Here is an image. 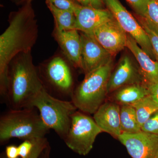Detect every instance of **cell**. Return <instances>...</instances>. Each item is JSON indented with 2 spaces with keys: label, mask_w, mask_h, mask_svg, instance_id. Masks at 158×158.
<instances>
[{
  "label": "cell",
  "mask_w": 158,
  "mask_h": 158,
  "mask_svg": "<svg viewBox=\"0 0 158 158\" xmlns=\"http://www.w3.org/2000/svg\"><path fill=\"white\" fill-rule=\"evenodd\" d=\"M143 18L158 31V0H149L146 14Z\"/></svg>",
  "instance_id": "22"
},
{
  "label": "cell",
  "mask_w": 158,
  "mask_h": 158,
  "mask_svg": "<svg viewBox=\"0 0 158 158\" xmlns=\"http://www.w3.org/2000/svg\"><path fill=\"white\" fill-rule=\"evenodd\" d=\"M117 139L132 158H158V135L141 131L122 133Z\"/></svg>",
  "instance_id": "9"
},
{
  "label": "cell",
  "mask_w": 158,
  "mask_h": 158,
  "mask_svg": "<svg viewBox=\"0 0 158 158\" xmlns=\"http://www.w3.org/2000/svg\"><path fill=\"white\" fill-rule=\"evenodd\" d=\"M149 95L158 105V83L147 85Z\"/></svg>",
  "instance_id": "30"
},
{
  "label": "cell",
  "mask_w": 158,
  "mask_h": 158,
  "mask_svg": "<svg viewBox=\"0 0 158 158\" xmlns=\"http://www.w3.org/2000/svg\"><path fill=\"white\" fill-rule=\"evenodd\" d=\"M33 140H24L18 148L19 155L20 158H26L31 153L34 146Z\"/></svg>",
  "instance_id": "27"
},
{
  "label": "cell",
  "mask_w": 158,
  "mask_h": 158,
  "mask_svg": "<svg viewBox=\"0 0 158 158\" xmlns=\"http://www.w3.org/2000/svg\"><path fill=\"white\" fill-rule=\"evenodd\" d=\"M8 81L6 98L10 106L14 110L29 108L33 99L44 88L31 52L20 53L11 60Z\"/></svg>",
  "instance_id": "2"
},
{
  "label": "cell",
  "mask_w": 158,
  "mask_h": 158,
  "mask_svg": "<svg viewBox=\"0 0 158 158\" xmlns=\"http://www.w3.org/2000/svg\"><path fill=\"white\" fill-rule=\"evenodd\" d=\"M80 5L85 7H92L97 9H105L103 0H74Z\"/></svg>",
  "instance_id": "28"
},
{
  "label": "cell",
  "mask_w": 158,
  "mask_h": 158,
  "mask_svg": "<svg viewBox=\"0 0 158 158\" xmlns=\"http://www.w3.org/2000/svg\"><path fill=\"white\" fill-rule=\"evenodd\" d=\"M105 6L113 14L126 33L135 40L142 49L155 59L149 38L142 26L123 6L119 0H103Z\"/></svg>",
  "instance_id": "8"
},
{
  "label": "cell",
  "mask_w": 158,
  "mask_h": 158,
  "mask_svg": "<svg viewBox=\"0 0 158 158\" xmlns=\"http://www.w3.org/2000/svg\"><path fill=\"white\" fill-rule=\"evenodd\" d=\"M120 120L122 133H135L141 131L135 110L132 105L120 106Z\"/></svg>",
  "instance_id": "19"
},
{
  "label": "cell",
  "mask_w": 158,
  "mask_h": 158,
  "mask_svg": "<svg viewBox=\"0 0 158 158\" xmlns=\"http://www.w3.org/2000/svg\"><path fill=\"white\" fill-rule=\"evenodd\" d=\"M74 13L76 19V30L90 35L100 26L114 18L107 9H97L82 6Z\"/></svg>",
  "instance_id": "14"
},
{
  "label": "cell",
  "mask_w": 158,
  "mask_h": 158,
  "mask_svg": "<svg viewBox=\"0 0 158 158\" xmlns=\"http://www.w3.org/2000/svg\"><path fill=\"white\" fill-rule=\"evenodd\" d=\"M79 32L82 44V70L86 75L107 62L112 56L93 35Z\"/></svg>",
  "instance_id": "11"
},
{
  "label": "cell",
  "mask_w": 158,
  "mask_h": 158,
  "mask_svg": "<svg viewBox=\"0 0 158 158\" xmlns=\"http://www.w3.org/2000/svg\"><path fill=\"white\" fill-rule=\"evenodd\" d=\"M113 93V100L118 105H132L149 95V90L147 85L138 83L123 86Z\"/></svg>",
  "instance_id": "17"
},
{
  "label": "cell",
  "mask_w": 158,
  "mask_h": 158,
  "mask_svg": "<svg viewBox=\"0 0 158 158\" xmlns=\"http://www.w3.org/2000/svg\"><path fill=\"white\" fill-rule=\"evenodd\" d=\"M135 110L138 123L141 126L158 110V105L149 95L132 105Z\"/></svg>",
  "instance_id": "20"
},
{
  "label": "cell",
  "mask_w": 158,
  "mask_h": 158,
  "mask_svg": "<svg viewBox=\"0 0 158 158\" xmlns=\"http://www.w3.org/2000/svg\"><path fill=\"white\" fill-rule=\"evenodd\" d=\"M92 35L112 56L126 48L127 34L114 17L98 27Z\"/></svg>",
  "instance_id": "10"
},
{
  "label": "cell",
  "mask_w": 158,
  "mask_h": 158,
  "mask_svg": "<svg viewBox=\"0 0 158 158\" xmlns=\"http://www.w3.org/2000/svg\"><path fill=\"white\" fill-rule=\"evenodd\" d=\"M102 132L94 119L81 111L72 116L70 127L63 141L69 148L81 156H87L93 147L95 139Z\"/></svg>",
  "instance_id": "7"
},
{
  "label": "cell",
  "mask_w": 158,
  "mask_h": 158,
  "mask_svg": "<svg viewBox=\"0 0 158 158\" xmlns=\"http://www.w3.org/2000/svg\"><path fill=\"white\" fill-rule=\"evenodd\" d=\"M33 0H11L12 2L17 6H22L27 3L32 2Z\"/></svg>",
  "instance_id": "32"
},
{
  "label": "cell",
  "mask_w": 158,
  "mask_h": 158,
  "mask_svg": "<svg viewBox=\"0 0 158 158\" xmlns=\"http://www.w3.org/2000/svg\"><path fill=\"white\" fill-rule=\"evenodd\" d=\"M35 108L11 109L0 118V142L11 138L33 140L45 137L49 129L43 121Z\"/></svg>",
  "instance_id": "4"
},
{
  "label": "cell",
  "mask_w": 158,
  "mask_h": 158,
  "mask_svg": "<svg viewBox=\"0 0 158 158\" xmlns=\"http://www.w3.org/2000/svg\"><path fill=\"white\" fill-rule=\"evenodd\" d=\"M6 155L8 158H19L18 148L14 145H8L6 148Z\"/></svg>",
  "instance_id": "29"
},
{
  "label": "cell",
  "mask_w": 158,
  "mask_h": 158,
  "mask_svg": "<svg viewBox=\"0 0 158 158\" xmlns=\"http://www.w3.org/2000/svg\"><path fill=\"white\" fill-rule=\"evenodd\" d=\"M112 58L91 72L75 88L71 101L80 111L94 114L108 95V82L113 69Z\"/></svg>",
  "instance_id": "3"
},
{
  "label": "cell",
  "mask_w": 158,
  "mask_h": 158,
  "mask_svg": "<svg viewBox=\"0 0 158 158\" xmlns=\"http://www.w3.org/2000/svg\"><path fill=\"white\" fill-rule=\"evenodd\" d=\"M56 8L75 13L81 5L74 0H45Z\"/></svg>",
  "instance_id": "23"
},
{
  "label": "cell",
  "mask_w": 158,
  "mask_h": 158,
  "mask_svg": "<svg viewBox=\"0 0 158 158\" xmlns=\"http://www.w3.org/2000/svg\"><path fill=\"white\" fill-rule=\"evenodd\" d=\"M138 16L144 18L149 0H126Z\"/></svg>",
  "instance_id": "26"
},
{
  "label": "cell",
  "mask_w": 158,
  "mask_h": 158,
  "mask_svg": "<svg viewBox=\"0 0 158 158\" xmlns=\"http://www.w3.org/2000/svg\"><path fill=\"white\" fill-rule=\"evenodd\" d=\"M138 20L149 38L156 60L158 62V31L146 22L143 17L138 16Z\"/></svg>",
  "instance_id": "21"
},
{
  "label": "cell",
  "mask_w": 158,
  "mask_h": 158,
  "mask_svg": "<svg viewBox=\"0 0 158 158\" xmlns=\"http://www.w3.org/2000/svg\"><path fill=\"white\" fill-rule=\"evenodd\" d=\"M8 21L9 27L0 36V93L6 98L10 62L19 54L31 52L38 34L32 2L10 12Z\"/></svg>",
  "instance_id": "1"
},
{
  "label": "cell",
  "mask_w": 158,
  "mask_h": 158,
  "mask_svg": "<svg viewBox=\"0 0 158 158\" xmlns=\"http://www.w3.org/2000/svg\"><path fill=\"white\" fill-rule=\"evenodd\" d=\"M120 106L115 102H104L94 114V121L102 131L116 138L122 134Z\"/></svg>",
  "instance_id": "15"
},
{
  "label": "cell",
  "mask_w": 158,
  "mask_h": 158,
  "mask_svg": "<svg viewBox=\"0 0 158 158\" xmlns=\"http://www.w3.org/2000/svg\"><path fill=\"white\" fill-rule=\"evenodd\" d=\"M126 48L137 60L144 84L148 85L158 83V62L150 56L128 34Z\"/></svg>",
  "instance_id": "16"
},
{
  "label": "cell",
  "mask_w": 158,
  "mask_h": 158,
  "mask_svg": "<svg viewBox=\"0 0 158 158\" xmlns=\"http://www.w3.org/2000/svg\"><path fill=\"white\" fill-rule=\"evenodd\" d=\"M52 36L71 65L82 70V44L79 31L76 29L59 30L54 28Z\"/></svg>",
  "instance_id": "13"
},
{
  "label": "cell",
  "mask_w": 158,
  "mask_h": 158,
  "mask_svg": "<svg viewBox=\"0 0 158 158\" xmlns=\"http://www.w3.org/2000/svg\"><path fill=\"white\" fill-rule=\"evenodd\" d=\"M1 158H8V157H7V156H6H6H3L2 157H1Z\"/></svg>",
  "instance_id": "33"
},
{
  "label": "cell",
  "mask_w": 158,
  "mask_h": 158,
  "mask_svg": "<svg viewBox=\"0 0 158 158\" xmlns=\"http://www.w3.org/2000/svg\"><path fill=\"white\" fill-rule=\"evenodd\" d=\"M51 148L49 144L44 149L38 158H50Z\"/></svg>",
  "instance_id": "31"
},
{
  "label": "cell",
  "mask_w": 158,
  "mask_h": 158,
  "mask_svg": "<svg viewBox=\"0 0 158 158\" xmlns=\"http://www.w3.org/2000/svg\"><path fill=\"white\" fill-rule=\"evenodd\" d=\"M45 2L53 16L54 28L59 30L75 29L76 19L74 12L58 9L47 1Z\"/></svg>",
  "instance_id": "18"
},
{
  "label": "cell",
  "mask_w": 158,
  "mask_h": 158,
  "mask_svg": "<svg viewBox=\"0 0 158 158\" xmlns=\"http://www.w3.org/2000/svg\"><path fill=\"white\" fill-rule=\"evenodd\" d=\"M138 83L144 84L139 67L129 56L124 55L110 75L108 84V94L113 93L123 86Z\"/></svg>",
  "instance_id": "12"
},
{
  "label": "cell",
  "mask_w": 158,
  "mask_h": 158,
  "mask_svg": "<svg viewBox=\"0 0 158 158\" xmlns=\"http://www.w3.org/2000/svg\"><path fill=\"white\" fill-rule=\"evenodd\" d=\"M141 131L158 135V110L141 126Z\"/></svg>",
  "instance_id": "24"
},
{
  "label": "cell",
  "mask_w": 158,
  "mask_h": 158,
  "mask_svg": "<svg viewBox=\"0 0 158 158\" xmlns=\"http://www.w3.org/2000/svg\"><path fill=\"white\" fill-rule=\"evenodd\" d=\"M33 107L38 110L47 127L63 140L70 127L72 116L77 109L71 101L52 96L44 87L31 102L29 108Z\"/></svg>",
  "instance_id": "5"
},
{
  "label": "cell",
  "mask_w": 158,
  "mask_h": 158,
  "mask_svg": "<svg viewBox=\"0 0 158 158\" xmlns=\"http://www.w3.org/2000/svg\"><path fill=\"white\" fill-rule=\"evenodd\" d=\"M34 146L31 153L26 158H38L49 144L45 137L34 139Z\"/></svg>",
  "instance_id": "25"
},
{
  "label": "cell",
  "mask_w": 158,
  "mask_h": 158,
  "mask_svg": "<svg viewBox=\"0 0 158 158\" xmlns=\"http://www.w3.org/2000/svg\"><path fill=\"white\" fill-rule=\"evenodd\" d=\"M71 66H73L64 55H58L38 69L44 87L52 96L62 100L71 98L75 90Z\"/></svg>",
  "instance_id": "6"
}]
</instances>
